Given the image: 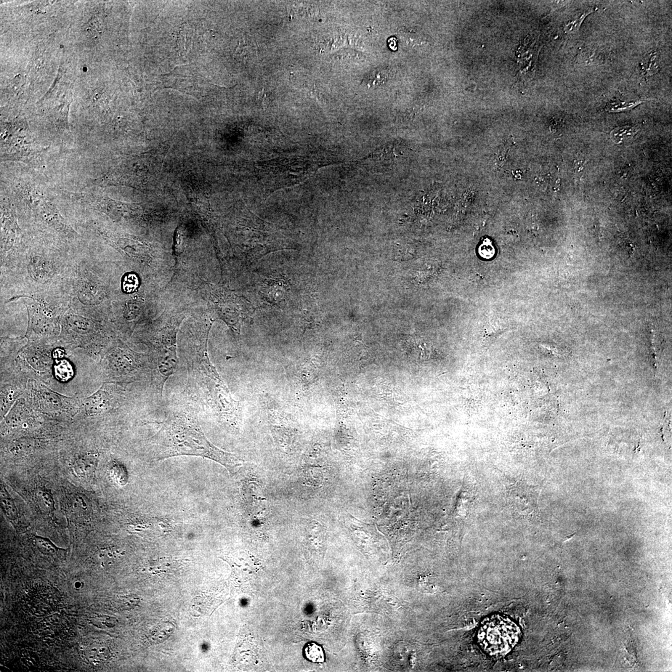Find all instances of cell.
Here are the masks:
<instances>
[{
	"mask_svg": "<svg viewBox=\"0 0 672 672\" xmlns=\"http://www.w3.org/2000/svg\"><path fill=\"white\" fill-rule=\"evenodd\" d=\"M161 459L180 455L201 456L221 464L234 474L242 462L233 454L216 447L207 439L198 421L191 415L180 413L164 424Z\"/></svg>",
	"mask_w": 672,
	"mask_h": 672,
	"instance_id": "cell-1",
	"label": "cell"
},
{
	"mask_svg": "<svg viewBox=\"0 0 672 672\" xmlns=\"http://www.w3.org/2000/svg\"><path fill=\"white\" fill-rule=\"evenodd\" d=\"M190 379L193 381L198 397L203 403L219 413L234 415L235 402L229 390L212 365L206 350L195 352L188 358Z\"/></svg>",
	"mask_w": 672,
	"mask_h": 672,
	"instance_id": "cell-2",
	"label": "cell"
},
{
	"mask_svg": "<svg viewBox=\"0 0 672 672\" xmlns=\"http://www.w3.org/2000/svg\"><path fill=\"white\" fill-rule=\"evenodd\" d=\"M520 629L513 621L496 615L486 619L478 631L480 647L491 655H506L519 641Z\"/></svg>",
	"mask_w": 672,
	"mask_h": 672,
	"instance_id": "cell-3",
	"label": "cell"
},
{
	"mask_svg": "<svg viewBox=\"0 0 672 672\" xmlns=\"http://www.w3.org/2000/svg\"><path fill=\"white\" fill-rule=\"evenodd\" d=\"M109 403L108 395L105 391L99 390L85 402V410L90 415H98L107 409Z\"/></svg>",
	"mask_w": 672,
	"mask_h": 672,
	"instance_id": "cell-4",
	"label": "cell"
},
{
	"mask_svg": "<svg viewBox=\"0 0 672 672\" xmlns=\"http://www.w3.org/2000/svg\"><path fill=\"white\" fill-rule=\"evenodd\" d=\"M128 528L132 532L140 533L147 530H152L156 532L164 533L168 531L169 525L165 520L152 519L130 525Z\"/></svg>",
	"mask_w": 672,
	"mask_h": 672,
	"instance_id": "cell-5",
	"label": "cell"
},
{
	"mask_svg": "<svg viewBox=\"0 0 672 672\" xmlns=\"http://www.w3.org/2000/svg\"><path fill=\"white\" fill-rule=\"evenodd\" d=\"M84 654L90 662L95 663H102L109 658L110 650L104 644L93 643L86 648Z\"/></svg>",
	"mask_w": 672,
	"mask_h": 672,
	"instance_id": "cell-6",
	"label": "cell"
},
{
	"mask_svg": "<svg viewBox=\"0 0 672 672\" xmlns=\"http://www.w3.org/2000/svg\"><path fill=\"white\" fill-rule=\"evenodd\" d=\"M174 626L169 623H162L159 624L156 628L151 632L149 638L150 641L154 644H159L165 641L173 633Z\"/></svg>",
	"mask_w": 672,
	"mask_h": 672,
	"instance_id": "cell-7",
	"label": "cell"
},
{
	"mask_svg": "<svg viewBox=\"0 0 672 672\" xmlns=\"http://www.w3.org/2000/svg\"><path fill=\"white\" fill-rule=\"evenodd\" d=\"M390 75L389 69H377L366 77L364 83L369 88L381 86L389 80Z\"/></svg>",
	"mask_w": 672,
	"mask_h": 672,
	"instance_id": "cell-8",
	"label": "cell"
},
{
	"mask_svg": "<svg viewBox=\"0 0 672 672\" xmlns=\"http://www.w3.org/2000/svg\"><path fill=\"white\" fill-rule=\"evenodd\" d=\"M182 564H183L182 560L161 559L154 560L151 567L154 572L169 573L177 570Z\"/></svg>",
	"mask_w": 672,
	"mask_h": 672,
	"instance_id": "cell-9",
	"label": "cell"
},
{
	"mask_svg": "<svg viewBox=\"0 0 672 672\" xmlns=\"http://www.w3.org/2000/svg\"><path fill=\"white\" fill-rule=\"evenodd\" d=\"M637 130L634 127L626 126L620 127L612 131L610 137L616 143H622L624 141L631 139L637 134Z\"/></svg>",
	"mask_w": 672,
	"mask_h": 672,
	"instance_id": "cell-10",
	"label": "cell"
},
{
	"mask_svg": "<svg viewBox=\"0 0 672 672\" xmlns=\"http://www.w3.org/2000/svg\"><path fill=\"white\" fill-rule=\"evenodd\" d=\"M305 654L308 660L315 663H321L325 661V653L320 645L312 643L308 644L305 649Z\"/></svg>",
	"mask_w": 672,
	"mask_h": 672,
	"instance_id": "cell-11",
	"label": "cell"
},
{
	"mask_svg": "<svg viewBox=\"0 0 672 672\" xmlns=\"http://www.w3.org/2000/svg\"><path fill=\"white\" fill-rule=\"evenodd\" d=\"M211 597L210 596H198L195 599L193 609L196 613L203 614L208 613L209 609H213L212 606Z\"/></svg>",
	"mask_w": 672,
	"mask_h": 672,
	"instance_id": "cell-12",
	"label": "cell"
},
{
	"mask_svg": "<svg viewBox=\"0 0 672 672\" xmlns=\"http://www.w3.org/2000/svg\"><path fill=\"white\" fill-rule=\"evenodd\" d=\"M37 546L42 554L53 555L57 554L58 548L49 540L43 538H37Z\"/></svg>",
	"mask_w": 672,
	"mask_h": 672,
	"instance_id": "cell-13",
	"label": "cell"
},
{
	"mask_svg": "<svg viewBox=\"0 0 672 672\" xmlns=\"http://www.w3.org/2000/svg\"><path fill=\"white\" fill-rule=\"evenodd\" d=\"M139 286V280L135 275H129L124 281L125 291L130 293L136 289Z\"/></svg>",
	"mask_w": 672,
	"mask_h": 672,
	"instance_id": "cell-14",
	"label": "cell"
},
{
	"mask_svg": "<svg viewBox=\"0 0 672 672\" xmlns=\"http://www.w3.org/2000/svg\"><path fill=\"white\" fill-rule=\"evenodd\" d=\"M115 620L113 618L108 617V616H100V617L94 619L92 622L97 624L98 626L101 625L102 628L105 627V628H112L114 624H115Z\"/></svg>",
	"mask_w": 672,
	"mask_h": 672,
	"instance_id": "cell-15",
	"label": "cell"
},
{
	"mask_svg": "<svg viewBox=\"0 0 672 672\" xmlns=\"http://www.w3.org/2000/svg\"><path fill=\"white\" fill-rule=\"evenodd\" d=\"M2 503L4 504V509L7 512L8 516L10 518L13 517V519H15V518L17 517V511H16V508L13 502L10 501L9 499H4L2 500Z\"/></svg>",
	"mask_w": 672,
	"mask_h": 672,
	"instance_id": "cell-16",
	"label": "cell"
},
{
	"mask_svg": "<svg viewBox=\"0 0 672 672\" xmlns=\"http://www.w3.org/2000/svg\"><path fill=\"white\" fill-rule=\"evenodd\" d=\"M121 599L120 604H122L123 608H126V609L134 607L135 605L139 604L140 601L138 597H135L134 596L122 597Z\"/></svg>",
	"mask_w": 672,
	"mask_h": 672,
	"instance_id": "cell-17",
	"label": "cell"
},
{
	"mask_svg": "<svg viewBox=\"0 0 672 672\" xmlns=\"http://www.w3.org/2000/svg\"><path fill=\"white\" fill-rule=\"evenodd\" d=\"M119 555H121V554L118 549L106 548L101 551L100 557L103 560L113 559L118 557Z\"/></svg>",
	"mask_w": 672,
	"mask_h": 672,
	"instance_id": "cell-18",
	"label": "cell"
},
{
	"mask_svg": "<svg viewBox=\"0 0 672 672\" xmlns=\"http://www.w3.org/2000/svg\"><path fill=\"white\" fill-rule=\"evenodd\" d=\"M589 12L586 13V14L585 15L581 16V17H580V18H578V19L573 21L572 23H570L569 25H568L567 26V28H566V31L572 32L578 30L579 27H580V26L581 25V23H582V21L584 19V18H585L586 16L589 14Z\"/></svg>",
	"mask_w": 672,
	"mask_h": 672,
	"instance_id": "cell-19",
	"label": "cell"
}]
</instances>
